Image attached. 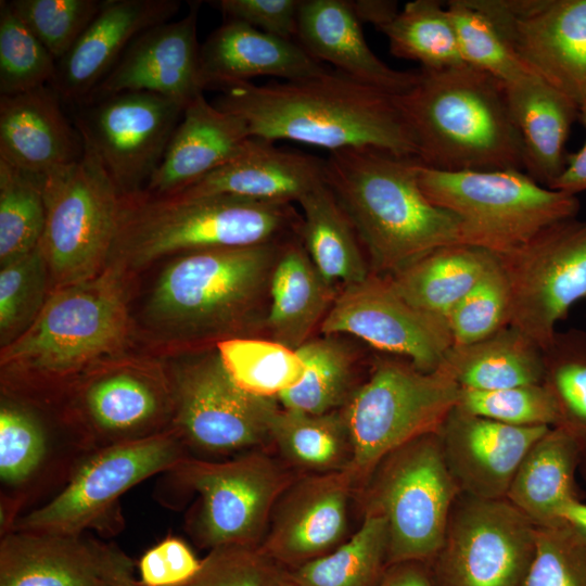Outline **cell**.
<instances>
[{"label":"cell","mask_w":586,"mask_h":586,"mask_svg":"<svg viewBox=\"0 0 586 586\" xmlns=\"http://www.w3.org/2000/svg\"><path fill=\"white\" fill-rule=\"evenodd\" d=\"M44 225L41 179L0 160V266L37 249Z\"/></svg>","instance_id":"obj_43"},{"label":"cell","mask_w":586,"mask_h":586,"mask_svg":"<svg viewBox=\"0 0 586 586\" xmlns=\"http://www.w3.org/2000/svg\"><path fill=\"white\" fill-rule=\"evenodd\" d=\"M536 536L537 526L507 498L460 493L429 563L433 586H520Z\"/></svg>","instance_id":"obj_13"},{"label":"cell","mask_w":586,"mask_h":586,"mask_svg":"<svg viewBox=\"0 0 586 586\" xmlns=\"http://www.w3.org/2000/svg\"><path fill=\"white\" fill-rule=\"evenodd\" d=\"M357 486L349 470L298 474L278 498L258 548L293 569L332 551L347 538Z\"/></svg>","instance_id":"obj_20"},{"label":"cell","mask_w":586,"mask_h":586,"mask_svg":"<svg viewBox=\"0 0 586 586\" xmlns=\"http://www.w3.org/2000/svg\"><path fill=\"white\" fill-rule=\"evenodd\" d=\"M520 586H586V535L566 522L537 526L534 558Z\"/></svg>","instance_id":"obj_50"},{"label":"cell","mask_w":586,"mask_h":586,"mask_svg":"<svg viewBox=\"0 0 586 586\" xmlns=\"http://www.w3.org/2000/svg\"><path fill=\"white\" fill-rule=\"evenodd\" d=\"M82 141L84 152L75 163L41 179L46 225L39 249L54 290L101 273L117 232L120 194Z\"/></svg>","instance_id":"obj_10"},{"label":"cell","mask_w":586,"mask_h":586,"mask_svg":"<svg viewBox=\"0 0 586 586\" xmlns=\"http://www.w3.org/2000/svg\"><path fill=\"white\" fill-rule=\"evenodd\" d=\"M296 41L317 61L393 95L408 90L418 78V72L394 69L373 53L351 1L302 0Z\"/></svg>","instance_id":"obj_30"},{"label":"cell","mask_w":586,"mask_h":586,"mask_svg":"<svg viewBox=\"0 0 586 586\" xmlns=\"http://www.w3.org/2000/svg\"><path fill=\"white\" fill-rule=\"evenodd\" d=\"M125 271L109 264L92 279L54 290L34 322L1 348L2 369L61 383L117 352L129 330Z\"/></svg>","instance_id":"obj_6"},{"label":"cell","mask_w":586,"mask_h":586,"mask_svg":"<svg viewBox=\"0 0 586 586\" xmlns=\"http://www.w3.org/2000/svg\"><path fill=\"white\" fill-rule=\"evenodd\" d=\"M334 336L310 339L296 349L305 371L295 386L277 397L282 408L319 415L345 405L354 391L353 359Z\"/></svg>","instance_id":"obj_41"},{"label":"cell","mask_w":586,"mask_h":586,"mask_svg":"<svg viewBox=\"0 0 586 586\" xmlns=\"http://www.w3.org/2000/svg\"><path fill=\"white\" fill-rule=\"evenodd\" d=\"M281 247L270 242L178 255L155 281L145 322L177 341H222L265 326Z\"/></svg>","instance_id":"obj_4"},{"label":"cell","mask_w":586,"mask_h":586,"mask_svg":"<svg viewBox=\"0 0 586 586\" xmlns=\"http://www.w3.org/2000/svg\"><path fill=\"white\" fill-rule=\"evenodd\" d=\"M218 109L242 118L251 137L328 149H369L417 160L416 145L395 95L336 69L268 85L221 89Z\"/></svg>","instance_id":"obj_1"},{"label":"cell","mask_w":586,"mask_h":586,"mask_svg":"<svg viewBox=\"0 0 586 586\" xmlns=\"http://www.w3.org/2000/svg\"><path fill=\"white\" fill-rule=\"evenodd\" d=\"M190 456L173 429L93 450L78 462L60 491L17 518L9 532L116 531L122 520L117 510L120 496L154 474L167 473Z\"/></svg>","instance_id":"obj_11"},{"label":"cell","mask_w":586,"mask_h":586,"mask_svg":"<svg viewBox=\"0 0 586 586\" xmlns=\"http://www.w3.org/2000/svg\"><path fill=\"white\" fill-rule=\"evenodd\" d=\"M550 426H513L455 407L437 431L447 468L460 492L506 498L527 450Z\"/></svg>","instance_id":"obj_24"},{"label":"cell","mask_w":586,"mask_h":586,"mask_svg":"<svg viewBox=\"0 0 586 586\" xmlns=\"http://www.w3.org/2000/svg\"><path fill=\"white\" fill-rule=\"evenodd\" d=\"M459 392L441 368L424 372L398 356L379 359L340 409L353 449L347 470L357 489L388 453L437 432L456 407Z\"/></svg>","instance_id":"obj_8"},{"label":"cell","mask_w":586,"mask_h":586,"mask_svg":"<svg viewBox=\"0 0 586 586\" xmlns=\"http://www.w3.org/2000/svg\"><path fill=\"white\" fill-rule=\"evenodd\" d=\"M446 10L466 65L502 84L533 74L512 52L493 21L472 0H450Z\"/></svg>","instance_id":"obj_44"},{"label":"cell","mask_w":586,"mask_h":586,"mask_svg":"<svg viewBox=\"0 0 586 586\" xmlns=\"http://www.w3.org/2000/svg\"><path fill=\"white\" fill-rule=\"evenodd\" d=\"M200 565L201 560L182 539L168 536L140 558L139 581L145 586H178L190 579Z\"/></svg>","instance_id":"obj_53"},{"label":"cell","mask_w":586,"mask_h":586,"mask_svg":"<svg viewBox=\"0 0 586 586\" xmlns=\"http://www.w3.org/2000/svg\"><path fill=\"white\" fill-rule=\"evenodd\" d=\"M395 100L420 164L446 171H524L523 144L504 84L491 75L466 64L421 68Z\"/></svg>","instance_id":"obj_3"},{"label":"cell","mask_w":586,"mask_h":586,"mask_svg":"<svg viewBox=\"0 0 586 586\" xmlns=\"http://www.w3.org/2000/svg\"><path fill=\"white\" fill-rule=\"evenodd\" d=\"M49 278L39 246L0 267L1 347L14 341L34 322L47 301Z\"/></svg>","instance_id":"obj_46"},{"label":"cell","mask_w":586,"mask_h":586,"mask_svg":"<svg viewBox=\"0 0 586 586\" xmlns=\"http://www.w3.org/2000/svg\"><path fill=\"white\" fill-rule=\"evenodd\" d=\"M273 143L251 137L231 161L169 196L233 195L291 204L324 181V160Z\"/></svg>","instance_id":"obj_27"},{"label":"cell","mask_w":586,"mask_h":586,"mask_svg":"<svg viewBox=\"0 0 586 586\" xmlns=\"http://www.w3.org/2000/svg\"><path fill=\"white\" fill-rule=\"evenodd\" d=\"M379 586H433L429 564L410 561L390 565Z\"/></svg>","instance_id":"obj_55"},{"label":"cell","mask_w":586,"mask_h":586,"mask_svg":"<svg viewBox=\"0 0 586 586\" xmlns=\"http://www.w3.org/2000/svg\"><path fill=\"white\" fill-rule=\"evenodd\" d=\"M177 0H103L73 48L56 62L51 87L61 100L81 106L143 31L170 21Z\"/></svg>","instance_id":"obj_25"},{"label":"cell","mask_w":586,"mask_h":586,"mask_svg":"<svg viewBox=\"0 0 586 586\" xmlns=\"http://www.w3.org/2000/svg\"><path fill=\"white\" fill-rule=\"evenodd\" d=\"M184 109L156 93L127 91L80 106L75 126L120 196L132 195L160 166Z\"/></svg>","instance_id":"obj_16"},{"label":"cell","mask_w":586,"mask_h":586,"mask_svg":"<svg viewBox=\"0 0 586 586\" xmlns=\"http://www.w3.org/2000/svg\"><path fill=\"white\" fill-rule=\"evenodd\" d=\"M424 195L459 220L460 241L511 253L546 228L575 218L576 195L545 187L520 169L446 171L419 163Z\"/></svg>","instance_id":"obj_7"},{"label":"cell","mask_w":586,"mask_h":586,"mask_svg":"<svg viewBox=\"0 0 586 586\" xmlns=\"http://www.w3.org/2000/svg\"><path fill=\"white\" fill-rule=\"evenodd\" d=\"M387 525L364 512L359 527L332 551L286 569L298 586H379L387 568Z\"/></svg>","instance_id":"obj_38"},{"label":"cell","mask_w":586,"mask_h":586,"mask_svg":"<svg viewBox=\"0 0 586 586\" xmlns=\"http://www.w3.org/2000/svg\"><path fill=\"white\" fill-rule=\"evenodd\" d=\"M251 135L245 122L198 95L184 109L163 160L145 189L148 195L176 194L237 156Z\"/></svg>","instance_id":"obj_28"},{"label":"cell","mask_w":586,"mask_h":586,"mask_svg":"<svg viewBox=\"0 0 586 586\" xmlns=\"http://www.w3.org/2000/svg\"><path fill=\"white\" fill-rule=\"evenodd\" d=\"M302 1V0H301ZM300 0H217L209 1L229 17L264 33L295 40Z\"/></svg>","instance_id":"obj_52"},{"label":"cell","mask_w":586,"mask_h":586,"mask_svg":"<svg viewBox=\"0 0 586 586\" xmlns=\"http://www.w3.org/2000/svg\"><path fill=\"white\" fill-rule=\"evenodd\" d=\"M103 0H10L24 22L58 62L77 42Z\"/></svg>","instance_id":"obj_49"},{"label":"cell","mask_w":586,"mask_h":586,"mask_svg":"<svg viewBox=\"0 0 586 586\" xmlns=\"http://www.w3.org/2000/svg\"><path fill=\"white\" fill-rule=\"evenodd\" d=\"M579 450L562 429L552 426L523 457L506 498L536 526L564 522L563 507L576 499L575 473L579 469Z\"/></svg>","instance_id":"obj_33"},{"label":"cell","mask_w":586,"mask_h":586,"mask_svg":"<svg viewBox=\"0 0 586 586\" xmlns=\"http://www.w3.org/2000/svg\"><path fill=\"white\" fill-rule=\"evenodd\" d=\"M457 408L513 426H556L557 409L543 384L476 391L460 388Z\"/></svg>","instance_id":"obj_48"},{"label":"cell","mask_w":586,"mask_h":586,"mask_svg":"<svg viewBox=\"0 0 586 586\" xmlns=\"http://www.w3.org/2000/svg\"><path fill=\"white\" fill-rule=\"evenodd\" d=\"M543 385L558 415L557 428L566 432L579 450V470L586 479V332L557 331L543 348Z\"/></svg>","instance_id":"obj_39"},{"label":"cell","mask_w":586,"mask_h":586,"mask_svg":"<svg viewBox=\"0 0 586 586\" xmlns=\"http://www.w3.org/2000/svg\"><path fill=\"white\" fill-rule=\"evenodd\" d=\"M460 493L437 432H433L383 457L356 497L362 513L381 514L386 521L390 566L410 561L429 564L433 560Z\"/></svg>","instance_id":"obj_9"},{"label":"cell","mask_w":586,"mask_h":586,"mask_svg":"<svg viewBox=\"0 0 586 586\" xmlns=\"http://www.w3.org/2000/svg\"><path fill=\"white\" fill-rule=\"evenodd\" d=\"M496 257L487 250L454 243L434 249L386 277L408 303L447 320Z\"/></svg>","instance_id":"obj_34"},{"label":"cell","mask_w":586,"mask_h":586,"mask_svg":"<svg viewBox=\"0 0 586 586\" xmlns=\"http://www.w3.org/2000/svg\"><path fill=\"white\" fill-rule=\"evenodd\" d=\"M509 315V288L497 256L447 316L453 346L477 342L508 327Z\"/></svg>","instance_id":"obj_47"},{"label":"cell","mask_w":586,"mask_h":586,"mask_svg":"<svg viewBox=\"0 0 586 586\" xmlns=\"http://www.w3.org/2000/svg\"><path fill=\"white\" fill-rule=\"evenodd\" d=\"M171 428L192 456L232 457L270 443L279 403L241 388L215 349L181 366L173 379Z\"/></svg>","instance_id":"obj_14"},{"label":"cell","mask_w":586,"mask_h":586,"mask_svg":"<svg viewBox=\"0 0 586 586\" xmlns=\"http://www.w3.org/2000/svg\"><path fill=\"white\" fill-rule=\"evenodd\" d=\"M133 570L117 546L86 532L11 531L0 539V586H109Z\"/></svg>","instance_id":"obj_21"},{"label":"cell","mask_w":586,"mask_h":586,"mask_svg":"<svg viewBox=\"0 0 586 586\" xmlns=\"http://www.w3.org/2000/svg\"><path fill=\"white\" fill-rule=\"evenodd\" d=\"M335 297V286L322 277L303 243H284L269 285L264 327L270 340L297 349L321 324Z\"/></svg>","instance_id":"obj_32"},{"label":"cell","mask_w":586,"mask_h":586,"mask_svg":"<svg viewBox=\"0 0 586 586\" xmlns=\"http://www.w3.org/2000/svg\"><path fill=\"white\" fill-rule=\"evenodd\" d=\"M378 30L386 36L392 54L416 61L422 69L441 71L464 64L442 1L408 2Z\"/></svg>","instance_id":"obj_40"},{"label":"cell","mask_w":586,"mask_h":586,"mask_svg":"<svg viewBox=\"0 0 586 586\" xmlns=\"http://www.w3.org/2000/svg\"><path fill=\"white\" fill-rule=\"evenodd\" d=\"M51 86L0 97V160L42 179L75 163L84 141Z\"/></svg>","instance_id":"obj_26"},{"label":"cell","mask_w":586,"mask_h":586,"mask_svg":"<svg viewBox=\"0 0 586 586\" xmlns=\"http://www.w3.org/2000/svg\"><path fill=\"white\" fill-rule=\"evenodd\" d=\"M216 351L234 382L259 397L277 399L305 371L296 349L273 340L235 336L217 342Z\"/></svg>","instance_id":"obj_42"},{"label":"cell","mask_w":586,"mask_h":586,"mask_svg":"<svg viewBox=\"0 0 586 586\" xmlns=\"http://www.w3.org/2000/svg\"><path fill=\"white\" fill-rule=\"evenodd\" d=\"M109 586H145L140 581H137L131 576H126L120 579L115 581Z\"/></svg>","instance_id":"obj_59"},{"label":"cell","mask_w":586,"mask_h":586,"mask_svg":"<svg viewBox=\"0 0 586 586\" xmlns=\"http://www.w3.org/2000/svg\"><path fill=\"white\" fill-rule=\"evenodd\" d=\"M55 71V59L8 1H0V97L50 86Z\"/></svg>","instance_id":"obj_45"},{"label":"cell","mask_w":586,"mask_h":586,"mask_svg":"<svg viewBox=\"0 0 586 586\" xmlns=\"http://www.w3.org/2000/svg\"><path fill=\"white\" fill-rule=\"evenodd\" d=\"M560 519L586 535V504L578 498L563 507Z\"/></svg>","instance_id":"obj_57"},{"label":"cell","mask_w":586,"mask_h":586,"mask_svg":"<svg viewBox=\"0 0 586 586\" xmlns=\"http://www.w3.org/2000/svg\"><path fill=\"white\" fill-rule=\"evenodd\" d=\"M300 239L311 262L332 285L364 281L371 273L348 217L323 181L303 195Z\"/></svg>","instance_id":"obj_36"},{"label":"cell","mask_w":586,"mask_h":586,"mask_svg":"<svg viewBox=\"0 0 586 586\" xmlns=\"http://www.w3.org/2000/svg\"><path fill=\"white\" fill-rule=\"evenodd\" d=\"M301 221L290 203L233 195H125L109 264L127 270L173 255L278 242L288 230L298 232Z\"/></svg>","instance_id":"obj_5"},{"label":"cell","mask_w":586,"mask_h":586,"mask_svg":"<svg viewBox=\"0 0 586 586\" xmlns=\"http://www.w3.org/2000/svg\"><path fill=\"white\" fill-rule=\"evenodd\" d=\"M351 3L359 21L371 23L377 29L398 11L395 1L359 0Z\"/></svg>","instance_id":"obj_56"},{"label":"cell","mask_w":586,"mask_h":586,"mask_svg":"<svg viewBox=\"0 0 586 586\" xmlns=\"http://www.w3.org/2000/svg\"><path fill=\"white\" fill-rule=\"evenodd\" d=\"M201 3L191 2L181 18L158 24L139 35L82 105L120 92L144 91L187 106L202 94L198 41Z\"/></svg>","instance_id":"obj_22"},{"label":"cell","mask_w":586,"mask_h":586,"mask_svg":"<svg viewBox=\"0 0 586 586\" xmlns=\"http://www.w3.org/2000/svg\"><path fill=\"white\" fill-rule=\"evenodd\" d=\"M280 565L258 547L211 549L196 573L178 586H267Z\"/></svg>","instance_id":"obj_51"},{"label":"cell","mask_w":586,"mask_h":586,"mask_svg":"<svg viewBox=\"0 0 586 586\" xmlns=\"http://www.w3.org/2000/svg\"><path fill=\"white\" fill-rule=\"evenodd\" d=\"M167 473L199 495L190 531L209 550L258 547L278 498L298 475L266 449L224 460L190 456Z\"/></svg>","instance_id":"obj_12"},{"label":"cell","mask_w":586,"mask_h":586,"mask_svg":"<svg viewBox=\"0 0 586 586\" xmlns=\"http://www.w3.org/2000/svg\"><path fill=\"white\" fill-rule=\"evenodd\" d=\"M173 416V382L117 367L93 371L73 386L65 419L75 443L88 454L168 431Z\"/></svg>","instance_id":"obj_17"},{"label":"cell","mask_w":586,"mask_h":586,"mask_svg":"<svg viewBox=\"0 0 586 586\" xmlns=\"http://www.w3.org/2000/svg\"><path fill=\"white\" fill-rule=\"evenodd\" d=\"M85 454L56 448L48 426L26 404H0V527L9 532L24 508L42 491L60 489ZM59 489V491H60Z\"/></svg>","instance_id":"obj_23"},{"label":"cell","mask_w":586,"mask_h":586,"mask_svg":"<svg viewBox=\"0 0 586 586\" xmlns=\"http://www.w3.org/2000/svg\"><path fill=\"white\" fill-rule=\"evenodd\" d=\"M324 161V182L365 247L371 273L390 276L434 249L461 243L458 218L422 192L417 160L347 149Z\"/></svg>","instance_id":"obj_2"},{"label":"cell","mask_w":586,"mask_h":586,"mask_svg":"<svg viewBox=\"0 0 586 586\" xmlns=\"http://www.w3.org/2000/svg\"><path fill=\"white\" fill-rule=\"evenodd\" d=\"M269 434L279 458L297 474L343 471L351 464L353 449L341 410L317 415L279 405Z\"/></svg>","instance_id":"obj_37"},{"label":"cell","mask_w":586,"mask_h":586,"mask_svg":"<svg viewBox=\"0 0 586 586\" xmlns=\"http://www.w3.org/2000/svg\"><path fill=\"white\" fill-rule=\"evenodd\" d=\"M497 256L509 288V326L545 348L570 308L586 300V221L562 220Z\"/></svg>","instance_id":"obj_15"},{"label":"cell","mask_w":586,"mask_h":586,"mask_svg":"<svg viewBox=\"0 0 586 586\" xmlns=\"http://www.w3.org/2000/svg\"><path fill=\"white\" fill-rule=\"evenodd\" d=\"M324 335L352 334L374 348L437 370L453 346L445 318L408 303L386 276L370 273L343 288L320 324Z\"/></svg>","instance_id":"obj_19"},{"label":"cell","mask_w":586,"mask_h":586,"mask_svg":"<svg viewBox=\"0 0 586 586\" xmlns=\"http://www.w3.org/2000/svg\"><path fill=\"white\" fill-rule=\"evenodd\" d=\"M267 586H298L290 576L286 569L280 566Z\"/></svg>","instance_id":"obj_58"},{"label":"cell","mask_w":586,"mask_h":586,"mask_svg":"<svg viewBox=\"0 0 586 586\" xmlns=\"http://www.w3.org/2000/svg\"><path fill=\"white\" fill-rule=\"evenodd\" d=\"M472 1L533 74L586 103V0Z\"/></svg>","instance_id":"obj_18"},{"label":"cell","mask_w":586,"mask_h":586,"mask_svg":"<svg viewBox=\"0 0 586 586\" xmlns=\"http://www.w3.org/2000/svg\"><path fill=\"white\" fill-rule=\"evenodd\" d=\"M504 87L523 144L524 170L550 188L564 169V146L579 106L535 74Z\"/></svg>","instance_id":"obj_31"},{"label":"cell","mask_w":586,"mask_h":586,"mask_svg":"<svg viewBox=\"0 0 586 586\" xmlns=\"http://www.w3.org/2000/svg\"><path fill=\"white\" fill-rule=\"evenodd\" d=\"M578 119L586 129V103L579 106ZM550 189L573 195L586 191V140L578 151L566 154L564 169Z\"/></svg>","instance_id":"obj_54"},{"label":"cell","mask_w":586,"mask_h":586,"mask_svg":"<svg viewBox=\"0 0 586 586\" xmlns=\"http://www.w3.org/2000/svg\"><path fill=\"white\" fill-rule=\"evenodd\" d=\"M440 368L466 390L542 384L543 349L508 326L477 342L451 346Z\"/></svg>","instance_id":"obj_35"},{"label":"cell","mask_w":586,"mask_h":586,"mask_svg":"<svg viewBox=\"0 0 586 586\" xmlns=\"http://www.w3.org/2000/svg\"><path fill=\"white\" fill-rule=\"evenodd\" d=\"M326 69L296 40L264 33L235 20H228L215 29L200 47L199 78L203 91L262 76L296 80Z\"/></svg>","instance_id":"obj_29"}]
</instances>
